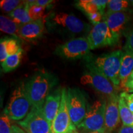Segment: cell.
<instances>
[{
  "mask_svg": "<svg viewBox=\"0 0 133 133\" xmlns=\"http://www.w3.org/2000/svg\"><path fill=\"white\" fill-rule=\"evenodd\" d=\"M57 83V76L48 71H38L31 76L25 88L33 107L42 109L46 97Z\"/></svg>",
  "mask_w": 133,
  "mask_h": 133,
  "instance_id": "6da1fadb",
  "label": "cell"
},
{
  "mask_svg": "<svg viewBox=\"0 0 133 133\" xmlns=\"http://www.w3.org/2000/svg\"><path fill=\"white\" fill-rule=\"evenodd\" d=\"M124 51L116 50L97 57L89 59L88 63L107 78L116 88L120 87L119 70Z\"/></svg>",
  "mask_w": 133,
  "mask_h": 133,
  "instance_id": "7a4b0ae2",
  "label": "cell"
},
{
  "mask_svg": "<svg viewBox=\"0 0 133 133\" xmlns=\"http://www.w3.org/2000/svg\"><path fill=\"white\" fill-rule=\"evenodd\" d=\"M32 107L30 99L26 90L25 84L22 82L13 91L9 102L3 112L11 120L19 121L27 116Z\"/></svg>",
  "mask_w": 133,
  "mask_h": 133,
  "instance_id": "3957f363",
  "label": "cell"
},
{
  "mask_svg": "<svg viewBox=\"0 0 133 133\" xmlns=\"http://www.w3.org/2000/svg\"><path fill=\"white\" fill-rule=\"evenodd\" d=\"M107 101L97 100L87 109L85 117L78 126L88 132H106L105 114Z\"/></svg>",
  "mask_w": 133,
  "mask_h": 133,
  "instance_id": "277c9868",
  "label": "cell"
},
{
  "mask_svg": "<svg viewBox=\"0 0 133 133\" xmlns=\"http://www.w3.org/2000/svg\"><path fill=\"white\" fill-rule=\"evenodd\" d=\"M86 66L88 70L83 75L80 79L81 84L91 86L108 98L118 94V88L106 76L89 63Z\"/></svg>",
  "mask_w": 133,
  "mask_h": 133,
  "instance_id": "5b68a950",
  "label": "cell"
},
{
  "mask_svg": "<svg viewBox=\"0 0 133 133\" xmlns=\"http://www.w3.org/2000/svg\"><path fill=\"white\" fill-rule=\"evenodd\" d=\"M46 22L49 28L59 27L71 33L86 32L90 27L74 15L64 12L52 13L48 16Z\"/></svg>",
  "mask_w": 133,
  "mask_h": 133,
  "instance_id": "8992f818",
  "label": "cell"
},
{
  "mask_svg": "<svg viewBox=\"0 0 133 133\" xmlns=\"http://www.w3.org/2000/svg\"><path fill=\"white\" fill-rule=\"evenodd\" d=\"M91 46L88 37L74 38L56 48L54 54L68 60L86 57L90 53Z\"/></svg>",
  "mask_w": 133,
  "mask_h": 133,
  "instance_id": "52a82bcc",
  "label": "cell"
},
{
  "mask_svg": "<svg viewBox=\"0 0 133 133\" xmlns=\"http://www.w3.org/2000/svg\"><path fill=\"white\" fill-rule=\"evenodd\" d=\"M66 104L71 121L78 127L83 121L87 112L85 96L79 89L68 88Z\"/></svg>",
  "mask_w": 133,
  "mask_h": 133,
  "instance_id": "ba28073f",
  "label": "cell"
},
{
  "mask_svg": "<svg viewBox=\"0 0 133 133\" xmlns=\"http://www.w3.org/2000/svg\"><path fill=\"white\" fill-rule=\"evenodd\" d=\"M17 124L26 133H51V124L46 118L42 109L34 107L22 120Z\"/></svg>",
  "mask_w": 133,
  "mask_h": 133,
  "instance_id": "9c48e42d",
  "label": "cell"
},
{
  "mask_svg": "<svg viewBox=\"0 0 133 133\" xmlns=\"http://www.w3.org/2000/svg\"><path fill=\"white\" fill-rule=\"evenodd\" d=\"M67 90L62 89L61 101L57 115L51 124V133H75L76 126L71 121L66 104Z\"/></svg>",
  "mask_w": 133,
  "mask_h": 133,
  "instance_id": "30bf717a",
  "label": "cell"
},
{
  "mask_svg": "<svg viewBox=\"0 0 133 133\" xmlns=\"http://www.w3.org/2000/svg\"><path fill=\"white\" fill-rule=\"evenodd\" d=\"M91 49L113 46L116 42L106 22L103 21L94 25L88 36Z\"/></svg>",
  "mask_w": 133,
  "mask_h": 133,
  "instance_id": "8fae6325",
  "label": "cell"
},
{
  "mask_svg": "<svg viewBox=\"0 0 133 133\" xmlns=\"http://www.w3.org/2000/svg\"><path fill=\"white\" fill-rule=\"evenodd\" d=\"M131 16L127 12H105L103 20L106 22L116 42H118L121 35L124 34L126 26L130 21Z\"/></svg>",
  "mask_w": 133,
  "mask_h": 133,
  "instance_id": "7c38bea8",
  "label": "cell"
},
{
  "mask_svg": "<svg viewBox=\"0 0 133 133\" xmlns=\"http://www.w3.org/2000/svg\"><path fill=\"white\" fill-rule=\"evenodd\" d=\"M119 96L118 94L108 98L105 114V126L106 132L112 133L120 123L119 111Z\"/></svg>",
  "mask_w": 133,
  "mask_h": 133,
  "instance_id": "4fadbf2b",
  "label": "cell"
},
{
  "mask_svg": "<svg viewBox=\"0 0 133 133\" xmlns=\"http://www.w3.org/2000/svg\"><path fill=\"white\" fill-rule=\"evenodd\" d=\"M45 31L44 21L40 19L21 25L19 35L22 40L34 41L43 37Z\"/></svg>",
  "mask_w": 133,
  "mask_h": 133,
  "instance_id": "5bb4252c",
  "label": "cell"
},
{
  "mask_svg": "<svg viewBox=\"0 0 133 133\" xmlns=\"http://www.w3.org/2000/svg\"><path fill=\"white\" fill-rule=\"evenodd\" d=\"M61 94L62 89L59 88L56 89L53 92L50 93L43 104V112L51 124H52V121L59 111L61 101Z\"/></svg>",
  "mask_w": 133,
  "mask_h": 133,
  "instance_id": "9a60e30c",
  "label": "cell"
},
{
  "mask_svg": "<svg viewBox=\"0 0 133 133\" xmlns=\"http://www.w3.org/2000/svg\"><path fill=\"white\" fill-rule=\"evenodd\" d=\"M108 2V0H79L76 3V6L86 15L97 12L104 15Z\"/></svg>",
  "mask_w": 133,
  "mask_h": 133,
  "instance_id": "2e32d148",
  "label": "cell"
},
{
  "mask_svg": "<svg viewBox=\"0 0 133 133\" xmlns=\"http://www.w3.org/2000/svg\"><path fill=\"white\" fill-rule=\"evenodd\" d=\"M22 49L16 38L5 37L0 41V62L2 63L9 56L16 54Z\"/></svg>",
  "mask_w": 133,
  "mask_h": 133,
  "instance_id": "e0dca14e",
  "label": "cell"
},
{
  "mask_svg": "<svg viewBox=\"0 0 133 133\" xmlns=\"http://www.w3.org/2000/svg\"><path fill=\"white\" fill-rule=\"evenodd\" d=\"M133 71V54L124 52L121 61L120 70H119V79L120 87L125 89V86Z\"/></svg>",
  "mask_w": 133,
  "mask_h": 133,
  "instance_id": "ac0fdd59",
  "label": "cell"
},
{
  "mask_svg": "<svg viewBox=\"0 0 133 133\" xmlns=\"http://www.w3.org/2000/svg\"><path fill=\"white\" fill-rule=\"evenodd\" d=\"M29 3L28 1H22L21 4L12 12L9 14L10 17L20 25L25 24L33 21L29 16Z\"/></svg>",
  "mask_w": 133,
  "mask_h": 133,
  "instance_id": "d6986e66",
  "label": "cell"
},
{
  "mask_svg": "<svg viewBox=\"0 0 133 133\" xmlns=\"http://www.w3.org/2000/svg\"><path fill=\"white\" fill-rule=\"evenodd\" d=\"M21 25L16 23L11 17L5 16H0V29L3 32L11 35L17 39H21L19 35Z\"/></svg>",
  "mask_w": 133,
  "mask_h": 133,
  "instance_id": "ffe728a7",
  "label": "cell"
},
{
  "mask_svg": "<svg viewBox=\"0 0 133 133\" xmlns=\"http://www.w3.org/2000/svg\"><path fill=\"white\" fill-rule=\"evenodd\" d=\"M23 49H21L18 52L6 58L4 62L1 63L2 70L5 73L10 72L19 66L22 57Z\"/></svg>",
  "mask_w": 133,
  "mask_h": 133,
  "instance_id": "44dd1931",
  "label": "cell"
},
{
  "mask_svg": "<svg viewBox=\"0 0 133 133\" xmlns=\"http://www.w3.org/2000/svg\"><path fill=\"white\" fill-rule=\"evenodd\" d=\"M119 111L123 125L133 127V113L128 107L124 98L120 96L119 99Z\"/></svg>",
  "mask_w": 133,
  "mask_h": 133,
  "instance_id": "7402d4cb",
  "label": "cell"
},
{
  "mask_svg": "<svg viewBox=\"0 0 133 133\" xmlns=\"http://www.w3.org/2000/svg\"><path fill=\"white\" fill-rule=\"evenodd\" d=\"M130 1L125 0H109L107 4V11L126 12L128 11Z\"/></svg>",
  "mask_w": 133,
  "mask_h": 133,
  "instance_id": "603a6c76",
  "label": "cell"
},
{
  "mask_svg": "<svg viewBox=\"0 0 133 133\" xmlns=\"http://www.w3.org/2000/svg\"><path fill=\"white\" fill-rule=\"evenodd\" d=\"M28 2L29 3V13L31 19L33 21L43 19L46 8L34 4L33 1H28Z\"/></svg>",
  "mask_w": 133,
  "mask_h": 133,
  "instance_id": "cb8c5ba5",
  "label": "cell"
},
{
  "mask_svg": "<svg viewBox=\"0 0 133 133\" xmlns=\"http://www.w3.org/2000/svg\"><path fill=\"white\" fill-rule=\"evenodd\" d=\"M22 1L19 0H1L0 1V7L4 12L10 14L21 4Z\"/></svg>",
  "mask_w": 133,
  "mask_h": 133,
  "instance_id": "d4e9b609",
  "label": "cell"
},
{
  "mask_svg": "<svg viewBox=\"0 0 133 133\" xmlns=\"http://www.w3.org/2000/svg\"><path fill=\"white\" fill-rule=\"evenodd\" d=\"M12 128L11 119L3 112L0 117V133H11Z\"/></svg>",
  "mask_w": 133,
  "mask_h": 133,
  "instance_id": "484cf974",
  "label": "cell"
},
{
  "mask_svg": "<svg viewBox=\"0 0 133 133\" xmlns=\"http://www.w3.org/2000/svg\"><path fill=\"white\" fill-rule=\"evenodd\" d=\"M123 50L124 52L133 54V26L126 34V41Z\"/></svg>",
  "mask_w": 133,
  "mask_h": 133,
  "instance_id": "4316f807",
  "label": "cell"
},
{
  "mask_svg": "<svg viewBox=\"0 0 133 133\" xmlns=\"http://www.w3.org/2000/svg\"><path fill=\"white\" fill-rule=\"evenodd\" d=\"M86 16H88V18L91 21V22L92 24H94V25L102 22L103 21V17H104V14H102V13L99 12L88 14Z\"/></svg>",
  "mask_w": 133,
  "mask_h": 133,
  "instance_id": "83f0119b",
  "label": "cell"
},
{
  "mask_svg": "<svg viewBox=\"0 0 133 133\" xmlns=\"http://www.w3.org/2000/svg\"><path fill=\"white\" fill-rule=\"evenodd\" d=\"M120 96L124 98L125 100L128 107L133 113V94L127 92H123L120 94Z\"/></svg>",
  "mask_w": 133,
  "mask_h": 133,
  "instance_id": "f1b7e54d",
  "label": "cell"
},
{
  "mask_svg": "<svg viewBox=\"0 0 133 133\" xmlns=\"http://www.w3.org/2000/svg\"><path fill=\"white\" fill-rule=\"evenodd\" d=\"M54 2V1H52V0H36V1H33V3L37 6L46 8Z\"/></svg>",
  "mask_w": 133,
  "mask_h": 133,
  "instance_id": "f546056e",
  "label": "cell"
},
{
  "mask_svg": "<svg viewBox=\"0 0 133 133\" xmlns=\"http://www.w3.org/2000/svg\"><path fill=\"white\" fill-rule=\"evenodd\" d=\"M118 133H133V127L122 125L119 128Z\"/></svg>",
  "mask_w": 133,
  "mask_h": 133,
  "instance_id": "4dcf8cb0",
  "label": "cell"
},
{
  "mask_svg": "<svg viewBox=\"0 0 133 133\" xmlns=\"http://www.w3.org/2000/svg\"><path fill=\"white\" fill-rule=\"evenodd\" d=\"M125 89L128 92H133V78L129 79L126 83Z\"/></svg>",
  "mask_w": 133,
  "mask_h": 133,
  "instance_id": "1f68e13d",
  "label": "cell"
},
{
  "mask_svg": "<svg viewBox=\"0 0 133 133\" xmlns=\"http://www.w3.org/2000/svg\"><path fill=\"white\" fill-rule=\"evenodd\" d=\"M11 133H26L24 129H22L19 126L12 125V132Z\"/></svg>",
  "mask_w": 133,
  "mask_h": 133,
  "instance_id": "d6a6232c",
  "label": "cell"
},
{
  "mask_svg": "<svg viewBox=\"0 0 133 133\" xmlns=\"http://www.w3.org/2000/svg\"><path fill=\"white\" fill-rule=\"evenodd\" d=\"M87 133H108L107 132H88Z\"/></svg>",
  "mask_w": 133,
  "mask_h": 133,
  "instance_id": "836d02e7",
  "label": "cell"
},
{
  "mask_svg": "<svg viewBox=\"0 0 133 133\" xmlns=\"http://www.w3.org/2000/svg\"><path fill=\"white\" fill-rule=\"evenodd\" d=\"M132 78H133V71H132V74H131V76H129V79H132Z\"/></svg>",
  "mask_w": 133,
  "mask_h": 133,
  "instance_id": "e575fe53",
  "label": "cell"
},
{
  "mask_svg": "<svg viewBox=\"0 0 133 133\" xmlns=\"http://www.w3.org/2000/svg\"><path fill=\"white\" fill-rule=\"evenodd\" d=\"M130 3H131V4L133 6V1H130Z\"/></svg>",
  "mask_w": 133,
  "mask_h": 133,
  "instance_id": "d590c367",
  "label": "cell"
},
{
  "mask_svg": "<svg viewBox=\"0 0 133 133\" xmlns=\"http://www.w3.org/2000/svg\"><path fill=\"white\" fill-rule=\"evenodd\" d=\"M75 133H78V132H75Z\"/></svg>",
  "mask_w": 133,
  "mask_h": 133,
  "instance_id": "8d00e7d4",
  "label": "cell"
}]
</instances>
